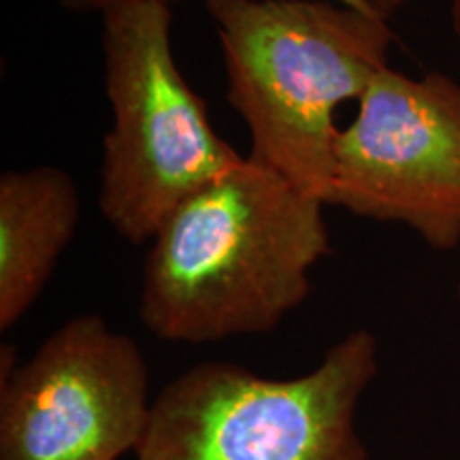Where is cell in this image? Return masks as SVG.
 <instances>
[{"instance_id":"obj_1","label":"cell","mask_w":460,"mask_h":460,"mask_svg":"<svg viewBox=\"0 0 460 460\" xmlns=\"http://www.w3.org/2000/svg\"><path fill=\"white\" fill-rule=\"evenodd\" d=\"M326 205L245 156L149 241L139 318L171 343L264 335L301 307L331 254Z\"/></svg>"},{"instance_id":"obj_2","label":"cell","mask_w":460,"mask_h":460,"mask_svg":"<svg viewBox=\"0 0 460 460\" xmlns=\"http://www.w3.org/2000/svg\"><path fill=\"white\" fill-rule=\"evenodd\" d=\"M247 156L329 207L337 109L390 66L388 17L337 0H205Z\"/></svg>"},{"instance_id":"obj_3","label":"cell","mask_w":460,"mask_h":460,"mask_svg":"<svg viewBox=\"0 0 460 460\" xmlns=\"http://www.w3.org/2000/svg\"><path fill=\"white\" fill-rule=\"evenodd\" d=\"M102 20L111 126L102 139L99 207L119 237L152 241L180 207L241 160L172 54V11L158 3L109 9Z\"/></svg>"},{"instance_id":"obj_4","label":"cell","mask_w":460,"mask_h":460,"mask_svg":"<svg viewBox=\"0 0 460 460\" xmlns=\"http://www.w3.org/2000/svg\"><path fill=\"white\" fill-rule=\"evenodd\" d=\"M377 371V339L365 329L298 377L200 362L154 396L135 460H369L356 416Z\"/></svg>"},{"instance_id":"obj_5","label":"cell","mask_w":460,"mask_h":460,"mask_svg":"<svg viewBox=\"0 0 460 460\" xmlns=\"http://www.w3.org/2000/svg\"><path fill=\"white\" fill-rule=\"evenodd\" d=\"M329 207L402 224L435 252L460 245V84L379 71L335 141Z\"/></svg>"},{"instance_id":"obj_6","label":"cell","mask_w":460,"mask_h":460,"mask_svg":"<svg viewBox=\"0 0 460 460\" xmlns=\"http://www.w3.org/2000/svg\"><path fill=\"white\" fill-rule=\"evenodd\" d=\"M152 402L135 339L77 315L22 365L3 348L0 460H119L139 447Z\"/></svg>"},{"instance_id":"obj_7","label":"cell","mask_w":460,"mask_h":460,"mask_svg":"<svg viewBox=\"0 0 460 460\" xmlns=\"http://www.w3.org/2000/svg\"><path fill=\"white\" fill-rule=\"evenodd\" d=\"M79 220L77 183L60 166L0 175V331L13 329L39 301Z\"/></svg>"},{"instance_id":"obj_8","label":"cell","mask_w":460,"mask_h":460,"mask_svg":"<svg viewBox=\"0 0 460 460\" xmlns=\"http://www.w3.org/2000/svg\"><path fill=\"white\" fill-rule=\"evenodd\" d=\"M135 3H158V4H171L180 3V0H56V4L66 13L75 15H102L109 9L122 7V4H135ZM337 3L349 4L354 9L362 11H376L371 7V0H337Z\"/></svg>"},{"instance_id":"obj_9","label":"cell","mask_w":460,"mask_h":460,"mask_svg":"<svg viewBox=\"0 0 460 460\" xmlns=\"http://www.w3.org/2000/svg\"><path fill=\"white\" fill-rule=\"evenodd\" d=\"M407 3H411V0H371V7L376 9L379 15L390 17L393 13H396L399 9L405 7Z\"/></svg>"},{"instance_id":"obj_10","label":"cell","mask_w":460,"mask_h":460,"mask_svg":"<svg viewBox=\"0 0 460 460\" xmlns=\"http://www.w3.org/2000/svg\"><path fill=\"white\" fill-rule=\"evenodd\" d=\"M452 31L460 43V0H452Z\"/></svg>"},{"instance_id":"obj_11","label":"cell","mask_w":460,"mask_h":460,"mask_svg":"<svg viewBox=\"0 0 460 460\" xmlns=\"http://www.w3.org/2000/svg\"><path fill=\"white\" fill-rule=\"evenodd\" d=\"M456 292H458V298H460V278H458V286H456Z\"/></svg>"}]
</instances>
